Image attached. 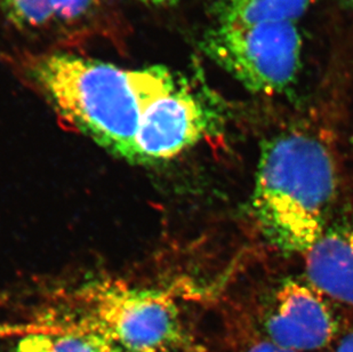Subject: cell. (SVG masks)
<instances>
[{
  "label": "cell",
  "instance_id": "obj_1",
  "mask_svg": "<svg viewBox=\"0 0 353 352\" xmlns=\"http://www.w3.org/2000/svg\"><path fill=\"white\" fill-rule=\"evenodd\" d=\"M12 66L64 121L134 164L142 110L176 76L160 66L128 70L68 50L21 52Z\"/></svg>",
  "mask_w": 353,
  "mask_h": 352
},
{
  "label": "cell",
  "instance_id": "obj_2",
  "mask_svg": "<svg viewBox=\"0 0 353 352\" xmlns=\"http://www.w3.org/2000/svg\"><path fill=\"white\" fill-rule=\"evenodd\" d=\"M339 186L335 157L316 134L290 130L265 141L250 205L261 236L278 251L305 255L336 207Z\"/></svg>",
  "mask_w": 353,
  "mask_h": 352
},
{
  "label": "cell",
  "instance_id": "obj_3",
  "mask_svg": "<svg viewBox=\"0 0 353 352\" xmlns=\"http://www.w3.org/2000/svg\"><path fill=\"white\" fill-rule=\"evenodd\" d=\"M90 332L130 350L177 352L185 344L180 310L170 293L120 280L87 286L80 293Z\"/></svg>",
  "mask_w": 353,
  "mask_h": 352
},
{
  "label": "cell",
  "instance_id": "obj_4",
  "mask_svg": "<svg viewBox=\"0 0 353 352\" xmlns=\"http://www.w3.org/2000/svg\"><path fill=\"white\" fill-rule=\"evenodd\" d=\"M201 48L252 93L274 95L297 78L302 38L292 22L215 23L203 36Z\"/></svg>",
  "mask_w": 353,
  "mask_h": 352
},
{
  "label": "cell",
  "instance_id": "obj_5",
  "mask_svg": "<svg viewBox=\"0 0 353 352\" xmlns=\"http://www.w3.org/2000/svg\"><path fill=\"white\" fill-rule=\"evenodd\" d=\"M220 115L210 97L176 75L144 106L135 137L137 164L174 159L219 132Z\"/></svg>",
  "mask_w": 353,
  "mask_h": 352
},
{
  "label": "cell",
  "instance_id": "obj_6",
  "mask_svg": "<svg viewBox=\"0 0 353 352\" xmlns=\"http://www.w3.org/2000/svg\"><path fill=\"white\" fill-rule=\"evenodd\" d=\"M252 320L265 338L295 352L325 349L340 336L332 301L305 276L274 282L261 296Z\"/></svg>",
  "mask_w": 353,
  "mask_h": 352
},
{
  "label": "cell",
  "instance_id": "obj_7",
  "mask_svg": "<svg viewBox=\"0 0 353 352\" xmlns=\"http://www.w3.org/2000/svg\"><path fill=\"white\" fill-rule=\"evenodd\" d=\"M305 257V277L332 302L353 308V197L337 202Z\"/></svg>",
  "mask_w": 353,
  "mask_h": 352
},
{
  "label": "cell",
  "instance_id": "obj_8",
  "mask_svg": "<svg viewBox=\"0 0 353 352\" xmlns=\"http://www.w3.org/2000/svg\"><path fill=\"white\" fill-rule=\"evenodd\" d=\"M53 14L54 39L77 45L117 32L118 20L109 0H48Z\"/></svg>",
  "mask_w": 353,
  "mask_h": 352
},
{
  "label": "cell",
  "instance_id": "obj_9",
  "mask_svg": "<svg viewBox=\"0 0 353 352\" xmlns=\"http://www.w3.org/2000/svg\"><path fill=\"white\" fill-rule=\"evenodd\" d=\"M310 3L311 0H217L214 15L221 24L294 23Z\"/></svg>",
  "mask_w": 353,
  "mask_h": 352
},
{
  "label": "cell",
  "instance_id": "obj_10",
  "mask_svg": "<svg viewBox=\"0 0 353 352\" xmlns=\"http://www.w3.org/2000/svg\"><path fill=\"white\" fill-rule=\"evenodd\" d=\"M13 352H104L102 340L83 326H63L52 332L21 336Z\"/></svg>",
  "mask_w": 353,
  "mask_h": 352
},
{
  "label": "cell",
  "instance_id": "obj_11",
  "mask_svg": "<svg viewBox=\"0 0 353 352\" xmlns=\"http://www.w3.org/2000/svg\"><path fill=\"white\" fill-rule=\"evenodd\" d=\"M0 12L20 32L53 38V15L47 0H0Z\"/></svg>",
  "mask_w": 353,
  "mask_h": 352
},
{
  "label": "cell",
  "instance_id": "obj_12",
  "mask_svg": "<svg viewBox=\"0 0 353 352\" xmlns=\"http://www.w3.org/2000/svg\"><path fill=\"white\" fill-rule=\"evenodd\" d=\"M234 333L229 352H295L285 349L265 338L252 318L238 322Z\"/></svg>",
  "mask_w": 353,
  "mask_h": 352
},
{
  "label": "cell",
  "instance_id": "obj_13",
  "mask_svg": "<svg viewBox=\"0 0 353 352\" xmlns=\"http://www.w3.org/2000/svg\"><path fill=\"white\" fill-rule=\"evenodd\" d=\"M62 325H48V324H10L0 322V339L7 338H21L34 333L52 332L62 329Z\"/></svg>",
  "mask_w": 353,
  "mask_h": 352
},
{
  "label": "cell",
  "instance_id": "obj_14",
  "mask_svg": "<svg viewBox=\"0 0 353 352\" xmlns=\"http://www.w3.org/2000/svg\"><path fill=\"white\" fill-rule=\"evenodd\" d=\"M332 352H353V329L339 336L332 346Z\"/></svg>",
  "mask_w": 353,
  "mask_h": 352
},
{
  "label": "cell",
  "instance_id": "obj_15",
  "mask_svg": "<svg viewBox=\"0 0 353 352\" xmlns=\"http://www.w3.org/2000/svg\"><path fill=\"white\" fill-rule=\"evenodd\" d=\"M100 336V335H99ZM101 338V336H100ZM102 340V346H103L104 352H168V351H158V350H130L125 349L121 346L114 344V343L109 342L107 340H104L103 338H101Z\"/></svg>",
  "mask_w": 353,
  "mask_h": 352
},
{
  "label": "cell",
  "instance_id": "obj_16",
  "mask_svg": "<svg viewBox=\"0 0 353 352\" xmlns=\"http://www.w3.org/2000/svg\"><path fill=\"white\" fill-rule=\"evenodd\" d=\"M137 1L145 3V5H150V6L167 7L173 6L179 0H137Z\"/></svg>",
  "mask_w": 353,
  "mask_h": 352
},
{
  "label": "cell",
  "instance_id": "obj_17",
  "mask_svg": "<svg viewBox=\"0 0 353 352\" xmlns=\"http://www.w3.org/2000/svg\"><path fill=\"white\" fill-rule=\"evenodd\" d=\"M347 1H349V3H352V5H353V0H347Z\"/></svg>",
  "mask_w": 353,
  "mask_h": 352
}]
</instances>
